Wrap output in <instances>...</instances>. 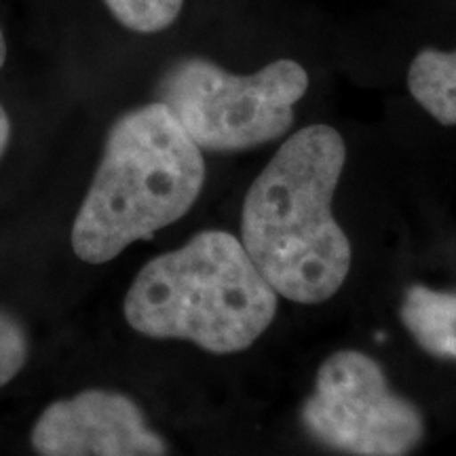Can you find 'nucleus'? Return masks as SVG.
<instances>
[{"mask_svg":"<svg viewBox=\"0 0 456 456\" xmlns=\"http://www.w3.org/2000/svg\"><path fill=\"white\" fill-rule=\"evenodd\" d=\"M346 146L330 125L283 142L243 201L245 252L273 289L298 305L326 302L351 271V243L332 214Z\"/></svg>","mask_w":456,"mask_h":456,"instance_id":"obj_1","label":"nucleus"},{"mask_svg":"<svg viewBox=\"0 0 456 456\" xmlns=\"http://www.w3.org/2000/svg\"><path fill=\"white\" fill-rule=\"evenodd\" d=\"M205 184L203 152L161 102L108 131L104 155L72 224V249L104 265L191 212Z\"/></svg>","mask_w":456,"mask_h":456,"instance_id":"obj_2","label":"nucleus"},{"mask_svg":"<svg viewBox=\"0 0 456 456\" xmlns=\"http://www.w3.org/2000/svg\"><path fill=\"white\" fill-rule=\"evenodd\" d=\"M277 296L235 235L203 231L148 262L123 309L129 326L148 338L188 340L231 355L269 330Z\"/></svg>","mask_w":456,"mask_h":456,"instance_id":"obj_3","label":"nucleus"},{"mask_svg":"<svg viewBox=\"0 0 456 456\" xmlns=\"http://www.w3.org/2000/svg\"><path fill=\"white\" fill-rule=\"evenodd\" d=\"M306 89L309 74L294 60L232 74L203 57H186L161 77L157 102L201 151L235 152L281 138Z\"/></svg>","mask_w":456,"mask_h":456,"instance_id":"obj_4","label":"nucleus"},{"mask_svg":"<svg viewBox=\"0 0 456 456\" xmlns=\"http://www.w3.org/2000/svg\"><path fill=\"white\" fill-rule=\"evenodd\" d=\"M300 419L313 440L351 456H408L425 436L419 408L389 389L372 357L351 349L323 359Z\"/></svg>","mask_w":456,"mask_h":456,"instance_id":"obj_5","label":"nucleus"},{"mask_svg":"<svg viewBox=\"0 0 456 456\" xmlns=\"http://www.w3.org/2000/svg\"><path fill=\"white\" fill-rule=\"evenodd\" d=\"M38 456H165L163 437L125 393L89 389L57 399L32 427Z\"/></svg>","mask_w":456,"mask_h":456,"instance_id":"obj_6","label":"nucleus"},{"mask_svg":"<svg viewBox=\"0 0 456 456\" xmlns=\"http://www.w3.org/2000/svg\"><path fill=\"white\" fill-rule=\"evenodd\" d=\"M399 317L420 349L456 362V292L410 285L399 305Z\"/></svg>","mask_w":456,"mask_h":456,"instance_id":"obj_7","label":"nucleus"},{"mask_svg":"<svg viewBox=\"0 0 456 456\" xmlns=\"http://www.w3.org/2000/svg\"><path fill=\"white\" fill-rule=\"evenodd\" d=\"M412 98L442 125H456V49H423L408 68Z\"/></svg>","mask_w":456,"mask_h":456,"instance_id":"obj_8","label":"nucleus"},{"mask_svg":"<svg viewBox=\"0 0 456 456\" xmlns=\"http://www.w3.org/2000/svg\"><path fill=\"white\" fill-rule=\"evenodd\" d=\"M104 4L127 30L155 34L178 20L184 0H104Z\"/></svg>","mask_w":456,"mask_h":456,"instance_id":"obj_9","label":"nucleus"},{"mask_svg":"<svg viewBox=\"0 0 456 456\" xmlns=\"http://www.w3.org/2000/svg\"><path fill=\"white\" fill-rule=\"evenodd\" d=\"M30 355V338L26 328L7 311H0V387L21 372Z\"/></svg>","mask_w":456,"mask_h":456,"instance_id":"obj_10","label":"nucleus"},{"mask_svg":"<svg viewBox=\"0 0 456 456\" xmlns=\"http://www.w3.org/2000/svg\"><path fill=\"white\" fill-rule=\"evenodd\" d=\"M11 138V121H9V114L4 110L3 104H0V159H3L4 151H7Z\"/></svg>","mask_w":456,"mask_h":456,"instance_id":"obj_11","label":"nucleus"},{"mask_svg":"<svg viewBox=\"0 0 456 456\" xmlns=\"http://www.w3.org/2000/svg\"><path fill=\"white\" fill-rule=\"evenodd\" d=\"M4 57H7V43H4L3 28H0V68H3V64H4Z\"/></svg>","mask_w":456,"mask_h":456,"instance_id":"obj_12","label":"nucleus"}]
</instances>
